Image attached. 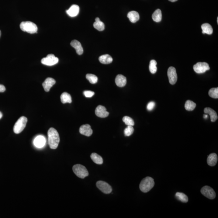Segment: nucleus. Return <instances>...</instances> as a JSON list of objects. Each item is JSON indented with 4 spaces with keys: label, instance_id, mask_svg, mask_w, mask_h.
I'll return each mask as SVG.
<instances>
[{
    "label": "nucleus",
    "instance_id": "nucleus-1",
    "mask_svg": "<svg viewBox=\"0 0 218 218\" xmlns=\"http://www.w3.org/2000/svg\"><path fill=\"white\" fill-rule=\"evenodd\" d=\"M49 147L52 149H56L58 146L60 138L58 133L54 128H50L48 132Z\"/></svg>",
    "mask_w": 218,
    "mask_h": 218
},
{
    "label": "nucleus",
    "instance_id": "nucleus-2",
    "mask_svg": "<svg viewBox=\"0 0 218 218\" xmlns=\"http://www.w3.org/2000/svg\"><path fill=\"white\" fill-rule=\"evenodd\" d=\"M153 178L150 177H146L141 181L140 185V190L144 193L150 191L154 185Z\"/></svg>",
    "mask_w": 218,
    "mask_h": 218
},
{
    "label": "nucleus",
    "instance_id": "nucleus-3",
    "mask_svg": "<svg viewBox=\"0 0 218 218\" xmlns=\"http://www.w3.org/2000/svg\"><path fill=\"white\" fill-rule=\"evenodd\" d=\"M20 28L23 31L30 34H34L37 32L38 27L36 24L31 22H22L20 24Z\"/></svg>",
    "mask_w": 218,
    "mask_h": 218
},
{
    "label": "nucleus",
    "instance_id": "nucleus-4",
    "mask_svg": "<svg viewBox=\"0 0 218 218\" xmlns=\"http://www.w3.org/2000/svg\"><path fill=\"white\" fill-rule=\"evenodd\" d=\"M72 170L75 174L79 178H84L88 175V172L87 168L82 165H75L73 167Z\"/></svg>",
    "mask_w": 218,
    "mask_h": 218
},
{
    "label": "nucleus",
    "instance_id": "nucleus-5",
    "mask_svg": "<svg viewBox=\"0 0 218 218\" xmlns=\"http://www.w3.org/2000/svg\"><path fill=\"white\" fill-rule=\"evenodd\" d=\"M28 119L26 117L22 116L18 119L13 127V131L16 134H19L23 131L25 128Z\"/></svg>",
    "mask_w": 218,
    "mask_h": 218
},
{
    "label": "nucleus",
    "instance_id": "nucleus-6",
    "mask_svg": "<svg viewBox=\"0 0 218 218\" xmlns=\"http://www.w3.org/2000/svg\"><path fill=\"white\" fill-rule=\"evenodd\" d=\"M59 61V59L55 57L54 54H49L46 57L42 59L41 62L43 64L51 66L56 64Z\"/></svg>",
    "mask_w": 218,
    "mask_h": 218
},
{
    "label": "nucleus",
    "instance_id": "nucleus-7",
    "mask_svg": "<svg viewBox=\"0 0 218 218\" xmlns=\"http://www.w3.org/2000/svg\"><path fill=\"white\" fill-rule=\"evenodd\" d=\"M195 72L198 74H202L210 70L208 64L206 62H198L193 67Z\"/></svg>",
    "mask_w": 218,
    "mask_h": 218
},
{
    "label": "nucleus",
    "instance_id": "nucleus-8",
    "mask_svg": "<svg viewBox=\"0 0 218 218\" xmlns=\"http://www.w3.org/2000/svg\"><path fill=\"white\" fill-rule=\"evenodd\" d=\"M96 185L97 188L104 194H109L112 192V188L111 186L103 181H98L97 182Z\"/></svg>",
    "mask_w": 218,
    "mask_h": 218
},
{
    "label": "nucleus",
    "instance_id": "nucleus-9",
    "mask_svg": "<svg viewBox=\"0 0 218 218\" xmlns=\"http://www.w3.org/2000/svg\"><path fill=\"white\" fill-rule=\"evenodd\" d=\"M201 192L203 195L210 199H214L216 197V193L213 189L208 186L203 187L201 190Z\"/></svg>",
    "mask_w": 218,
    "mask_h": 218
},
{
    "label": "nucleus",
    "instance_id": "nucleus-10",
    "mask_svg": "<svg viewBox=\"0 0 218 218\" xmlns=\"http://www.w3.org/2000/svg\"><path fill=\"white\" fill-rule=\"evenodd\" d=\"M167 75L170 83L171 85H175L177 80V75L176 69L173 67H169L167 72Z\"/></svg>",
    "mask_w": 218,
    "mask_h": 218
},
{
    "label": "nucleus",
    "instance_id": "nucleus-11",
    "mask_svg": "<svg viewBox=\"0 0 218 218\" xmlns=\"http://www.w3.org/2000/svg\"><path fill=\"white\" fill-rule=\"evenodd\" d=\"M95 113L97 116L102 118L107 117L109 114V112L107 111L105 107L101 105L98 106L97 107Z\"/></svg>",
    "mask_w": 218,
    "mask_h": 218
},
{
    "label": "nucleus",
    "instance_id": "nucleus-12",
    "mask_svg": "<svg viewBox=\"0 0 218 218\" xmlns=\"http://www.w3.org/2000/svg\"><path fill=\"white\" fill-rule=\"evenodd\" d=\"M79 132L82 135L87 137L91 136L93 133V130L91 128V126L88 124L81 126L80 128Z\"/></svg>",
    "mask_w": 218,
    "mask_h": 218
},
{
    "label": "nucleus",
    "instance_id": "nucleus-13",
    "mask_svg": "<svg viewBox=\"0 0 218 218\" xmlns=\"http://www.w3.org/2000/svg\"><path fill=\"white\" fill-rule=\"evenodd\" d=\"M56 83V81L54 78H47L43 83V86L45 92H49L50 88L53 87L54 85Z\"/></svg>",
    "mask_w": 218,
    "mask_h": 218
},
{
    "label": "nucleus",
    "instance_id": "nucleus-14",
    "mask_svg": "<svg viewBox=\"0 0 218 218\" xmlns=\"http://www.w3.org/2000/svg\"><path fill=\"white\" fill-rule=\"evenodd\" d=\"M46 143V140L44 137L42 135L37 136L34 139V144L36 147L41 148L43 147Z\"/></svg>",
    "mask_w": 218,
    "mask_h": 218
},
{
    "label": "nucleus",
    "instance_id": "nucleus-15",
    "mask_svg": "<svg viewBox=\"0 0 218 218\" xmlns=\"http://www.w3.org/2000/svg\"><path fill=\"white\" fill-rule=\"evenodd\" d=\"M71 45L76 50V53L79 55H81L83 53V49L80 42L77 40H74L71 42Z\"/></svg>",
    "mask_w": 218,
    "mask_h": 218
},
{
    "label": "nucleus",
    "instance_id": "nucleus-16",
    "mask_svg": "<svg viewBox=\"0 0 218 218\" xmlns=\"http://www.w3.org/2000/svg\"><path fill=\"white\" fill-rule=\"evenodd\" d=\"M79 10L80 8L78 5H73L70 7L69 9L66 11V13L70 16L76 17L78 14Z\"/></svg>",
    "mask_w": 218,
    "mask_h": 218
},
{
    "label": "nucleus",
    "instance_id": "nucleus-17",
    "mask_svg": "<svg viewBox=\"0 0 218 218\" xmlns=\"http://www.w3.org/2000/svg\"><path fill=\"white\" fill-rule=\"evenodd\" d=\"M115 82L118 87H124L126 85V78L123 75H118L116 78Z\"/></svg>",
    "mask_w": 218,
    "mask_h": 218
},
{
    "label": "nucleus",
    "instance_id": "nucleus-18",
    "mask_svg": "<svg viewBox=\"0 0 218 218\" xmlns=\"http://www.w3.org/2000/svg\"><path fill=\"white\" fill-rule=\"evenodd\" d=\"M127 17L130 21L133 23L136 22L140 19L139 13L136 11H131L128 13Z\"/></svg>",
    "mask_w": 218,
    "mask_h": 218
},
{
    "label": "nucleus",
    "instance_id": "nucleus-19",
    "mask_svg": "<svg viewBox=\"0 0 218 218\" xmlns=\"http://www.w3.org/2000/svg\"><path fill=\"white\" fill-rule=\"evenodd\" d=\"M204 113L206 114H209L210 116L211 121L213 122H215L217 120L218 116L216 112L213 109L210 108H206L204 109Z\"/></svg>",
    "mask_w": 218,
    "mask_h": 218
},
{
    "label": "nucleus",
    "instance_id": "nucleus-20",
    "mask_svg": "<svg viewBox=\"0 0 218 218\" xmlns=\"http://www.w3.org/2000/svg\"><path fill=\"white\" fill-rule=\"evenodd\" d=\"M217 155L215 153L211 154L209 155L207 160L208 164L211 167L215 166L217 163Z\"/></svg>",
    "mask_w": 218,
    "mask_h": 218
},
{
    "label": "nucleus",
    "instance_id": "nucleus-21",
    "mask_svg": "<svg viewBox=\"0 0 218 218\" xmlns=\"http://www.w3.org/2000/svg\"><path fill=\"white\" fill-rule=\"evenodd\" d=\"M99 60L101 63L104 64H108L111 63L113 61L112 58L110 55L108 54H106L100 56Z\"/></svg>",
    "mask_w": 218,
    "mask_h": 218
},
{
    "label": "nucleus",
    "instance_id": "nucleus-22",
    "mask_svg": "<svg viewBox=\"0 0 218 218\" xmlns=\"http://www.w3.org/2000/svg\"><path fill=\"white\" fill-rule=\"evenodd\" d=\"M95 22L93 24V26L95 28L99 31H102L105 29V25L104 23L100 20L99 18H96L95 19Z\"/></svg>",
    "mask_w": 218,
    "mask_h": 218
},
{
    "label": "nucleus",
    "instance_id": "nucleus-23",
    "mask_svg": "<svg viewBox=\"0 0 218 218\" xmlns=\"http://www.w3.org/2000/svg\"><path fill=\"white\" fill-rule=\"evenodd\" d=\"M202 29L203 34H212L213 33V29L211 26L208 23H205L202 25Z\"/></svg>",
    "mask_w": 218,
    "mask_h": 218
},
{
    "label": "nucleus",
    "instance_id": "nucleus-24",
    "mask_svg": "<svg viewBox=\"0 0 218 218\" xmlns=\"http://www.w3.org/2000/svg\"><path fill=\"white\" fill-rule=\"evenodd\" d=\"M92 161L97 164H102L103 163V159L100 156L95 153H93L91 155Z\"/></svg>",
    "mask_w": 218,
    "mask_h": 218
},
{
    "label": "nucleus",
    "instance_id": "nucleus-25",
    "mask_svg": "<svg viewBox=\"0 0 218 218\" xmlns=\"http://www.w3.org/2000/svg\"><path fill=\"white\" fill-rule=\"evenodd\" d=\"M61 101L63 103H71L72 102V97L70 94L66 92H64L61 95Z\"/></svg>",
    "mask_w": 218,
    "mask_h": 218
},
{
    "label": "nucleus",
    "instance_id": "nucleus-26",
    "mask_svg": "<svg viewBox=\"0 0 218 218\" xmlns=\"http://www.w3.org/2000/svg\"><path fill=\"white\" fill-rule=\"evenodd\" d=\"M162 12L160 9H157L152 14V18L154 21L156 22H159L162 20Z\"/></svg>",
    "mask_w": 218,
    "mask_h": 218
},
{
    "label": "nucleus",
    "instance_id": "nucleus-27",
    "mask_svg": "<svg viewBox=\"0 0 218 218\" xmlns=\"http://www.w3.org/2000/svg\"><path fill=\"white\" fill-rule=\"evenodd\" d=\"M196 105L192 101L190 100L187 101L185 102V108L187 110L192 111L195 108Z\"/></svg>",
    "mask_w": 218,
    "mask_h": 218
},
{
    "label": "nucleus",
    "instance_id": "nucleus-28",
    "mask_svg": "<svg viewBox=\"0 0 218 218\" xmlns=\"http://www.w3.org/2000/svg\"><path fill=\"white\" fill-rule=\"evenodd\" d=\"M175 196L178 200L183 202L186 203L188 201V196L183 193L177 192Z\"/></svg>",
    "mask_w": 218,
    "mask_h": 218
},
{
    "label": "nucleus",
    "instance_id": "nucleus-29",
    "mask_svg": "<svg viewBox=\"0 0 218 218\" xmlns=\"http://www.w3.org/2000/svg\"><path fill=\"white\" fill-rule=\"evenodd\" d=\"M156 65H157V62L155 60H151L150 61V66H149V69H150V72L151 73H156L157 71Z\"/></svg>",
    "mask_w": 218,
    "mask_h": 218
},
{
    "label": "nucleus",
    "instance_id": "nucleus-30",
    "mask_svg": "<svg viewBox=\"0 0 218 218\" xmlns=\"http://www.w3.org/2000/svg\"><path fill=\"white\" fill-rule=\"evenodd\" d=\"M86 78L92 84L96 83L98 81V78L93 74H88L86 75Z\"/></svg>",
    "mask_w": 218,
    "mask_h": 218
},
{
    "label": "nucleus",
    "instance_id": "nucleus-31",
    "mask_svg": "<svg viewBox=\"0 0 218 218\" xmlns=\"http://www.w3.org/2000/svg\"><path fill=\"white\" fill-rule=\"evenodd\" d=\"M209 95L212 98H218V88H211L209 91Z\"/></svg>",
    "mask_w": 218,
    "mask_h": 218
},
{
    "label": "nucleus",
    "instance_id": "nucleus-32",
    "mask_svg": "<svg viewBox=\"0 0 218 218\" xmlns=\"http://www.w3.org/2000/svg\"><path fill=\"white\" fill-rule=\"evenodd\" d=\"M123 121L124 122L126 125L128 126H133L135 123H134V120L132 118L130 117L125 116L123 118Z\"/></svg>",
    "mask_w": 218,
    "mask_h": 218
},
{
    "label": "nucleus",
    "instance_id": "nucleus-33",
    "mask_svg": "<svg viewBox=\"0 0 218 218\" xmlns=\"http://www.w3.org/2000/svg\"><path fill=\"white\" fill-rule=\"evenodd\" d=\"M134 128L131 126H128L124 130V133L126 136H130L134 132Z\"/></svg>",
    "mask_w": 218,
    "mask_h": 218
},
{
    "label": "nucleus",
    "instance_id": "nucleus-34",
    "mask_svg": "<svg viewBox=\"0 0 218 218\" xmlns=\"http://www.w3.org/2000/svg\"><path fill=\"white\" fill-rule=\"evenodd\" d=\"M84 94L85 96L87 98H90L92 97L94 95L95 93L94 92H92L90 91H85L84 92Z\"/></svg>",
    "mask_w": 218,
    "mask_h": 218
},
{
    "label": "nucleus",
    "instance_id": "nucleus-35",
    "mask_svg": "<svg viewBox=\"0 0 218 218\" xmlns=\"http://www.w3.org/2000/svg\"><path fill=\"white\" fill-rule=\"evenodd\" d=\"M155 106V103L154 102H150V103H149L148 104H147V108L148 110L151 111L154 109Z\"/></svg>",
    "mask_w": 218,
    "mask_h": 218
},
{
    "label": "nucleus",
    "instance_id": "nucleus-36",
    "mask_svg": "<svg viewBox=\"0 0 218 218\" xmlns=\"http://www.w3.org/2000/svg\"><path fill=\"white\" fill-rule=\"evenodd\" d=\"M6 88L5 86L2 85H0V92L3 93L5 91Z\"/></svg>",
    "mask_w": 218,
    "mask_h": 218
},
{
    "label": "nucleus",
    "instance_id": "nucleus-37",
    "mask_svg": "<svg viewBox=\"0 0 218 218\" xmlns=\"http://www.w3.org/2000/svg\"><path fill=\"white\" fill-rule=\"evenodd\" d=\"M2 113L1 112H0V119H1V118H2Z\"/></svg>",
    "mask_w": 218,
    "mask_h": 218
},
{
    "label": "nucleus",
    "instance_id": "nucleus-38",
    "mask_svg": "<svg viewBox=\"0 0 218 218\" xmlns=\"http://www.w3.org/2000/svg\"><path fill=\"white\" fill-rule=\"evenodd\" d=\"M168 1H171V2H175V1H177V0H168Z\"/></svg>",
    "mask_w": 218,
    "mask_h": 218
},
{
    "label": "nucleus",
    "instance_id": "nucleus-39",
    "mask_svg": "<svg viewBox=\"0 0 218 218\" xmlns=\"http://www.w3.org/2000/svg\"><path fill=\"white\" fill-rule=\"evenodd\" d=\"M204 119H206V118H208V115H204Z\"/></svg>",
    "mask_w": 218,
    "mask_h": 218
},
{
    "label": "nucleus",
    "instance_id": "nucleus-40",
    "mask_svg": "<svg viewBox=\"0 0 218 218\" xmlns=\"http://www.w3.org/2000/svg\"><path fill=\"white\" fill-rule=\"evenodd\" d=\"M1 30H0V37H1Z\"/></svg>",
    "mask_w": 218,
    "mask_h": 218
},
{
    "label": "nucleus",
    "instance_id": "nucleus-41",
    "mask_svg": "<svg viewBox=\"0 0 218 218\" xmlns=\"http://www.w3.org/2000/svg\"><path fill=\"white\" fill-rule=\"evenodd\" d=\"M217 23H218V18H217Z\"/></svg>",
    "mask_w": 218,
    "mask_h": 218
}]
</instances>
